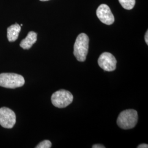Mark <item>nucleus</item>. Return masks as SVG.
Masks as SVG:
<instances>
[{"label":"nucleus","instance_id":"7ed1b4c3","mask_svg":"<svg viewBox=\"0 0 148 148\" xmlns=\"http://www.w3.org/2000/svg\"><path fill=\"white\" fill-rule=\"evenodd\" d=\"M25 79L20 75L14 73L0 74V86L7 88H16L23 86Z\"/></svg>","mask_w":148,"mask_h":148},{"label":"nucleus","instance_id":"20e7f679","mask_svg":"<svg viewBox=\"0 0 148 148\" xmlns=\"http://www.w3.org/2000/svg\"><path fill=\"white\" fill-rule=\"evenodd\" d=\"M73 95L66 90H60L54 92L51 97L53 106L63 108L70 105L73 101Z\"/></svg>","mask_w":148,"mask_h":148},{"label":"nucleus","instance_id":"f257e3e1","mask_svg":"<svg viewBox=\"0 0 148 148\" xmlns=\"http://www.w3.org/2000/svg\"><path fill=\"white\" fill-rule=\"evenodd\" d=\"M89 48V38L84 33H81L77 37L74 46V54L79 62H85Z\"/></svg>","mask_w":148,"mask_h":148},{"label":"nucleus","instance_id":"9d476101","mask_svg":"<svg viewBox=\"0 0 148 148\" xmlns=\"http://www.w3.org/2000/svg\"><path fill=\"white\" fill-rule=\"evenodd\" d=\"M122 7L127 10L133 9L136 4V0H119Z\"/></svg>","mask_w":148,"mask_h":148},{"label":"nucleus","instance_id":"6e6552de","mask_svg":"<svg viewBox=\"0 0 148 148\" xmlns=\"http://www.w3.org/2000/svg\"><path fill=\"white\" fill-rule=\"evenodd\" d=\"M37 41V34L35 32H30L25 38L20 43V46L24 49H29Z\"/></svg>","mask_w":148,"mask_h":148},{"label":"nucleus","instance_id":"1a4fd4ad","mask_svg":"<svg viewBox=\"0 0 148 148\" xmlns=\"http://www.w3.org/2000/svg\"><path fill=\"white\" fill-rule=\"evenodd\" d=\"M21 30V27L17 23L12 25L7 28V38L10 42L16 41Z\"/></svg>","mask_w":148,"mask_h":148},{"label":"nucleus","instance_id":"423d86ee","mask_svg":"<svg viewBox=\"0 0 148 148\" xmlns=\"http://www.w3.org/2000/svg\"><path fill=\"white\" fill-rule=\"evenodd\" d=\"M98 63L101 68L106 71H112L116 68V59L109 52L102 53L98 59Z\"/></svg>","mask_w":148,"mask_h":148},{"label":"nucleus","instance_id":"f8f14e48","mask_svg":"<svg viewBox=\"0 0 148 148\" xmlns=\"http://www.w3.org/2000/svg\"><path fill=\"white\" fill-rule=\"evenodd\" d=\"M93 148H105V147L101 144H95L92 146Z\"/></svg>","mask_w":148,"mask_h":148},{"label":"nucleus","instance_id":"39448f33","mask_svg":"<svg viewBox=\"0 0 148 148\" xmlns=\"http://www.w3.org/2000/svg\"><path fill=\"white\" fill-rule=\"evenodd\" d=\"M16 122V116L14 112L11 109L2 107L0 108V125L5 128H12Z\"/></svg>","mask_w":148,"mask_h":148},{"label":"nucleus","instance_id":"2eb2a0df","mask_svg":"<svg viewBox=\"0 0 148 148\" xmlns=\"http://www.w3.org/2000/svg\"><path fill=\"white\" fill-rule=\"evenodd\" d=\"M40 1H49V0H40Z\"/></svg>","mask_w":148,"mask_h":148},{"label":"nucleus","instance_id":"0eeeda50","mask_svg":"<svg viewBox=\"0 0 148 148\" xmlns=\"http://www.w3.org/2000/svg\"><path fill=\"white\" fill-rule=\"evenodd\" d=\"M97 16L103 23L110 25L114 23L115 18L110 8L106 4H101L98 7L96 12Z\"/></svg>","mask_w":148,"mask_h":148},{"label":"nucleus","instance_id":"9b49d317","mask_svg":"<svg viewBox=\"0 0 148 148\" xmlns=\"http://www.w3.org/2000/svg\"><path fill=\"white\" fill-rule=\"evenodd\" d=\"M52 147V143L48 140H45L39 143L37 146L36 147V148H50Z\"/></svg>","mask_w":148,"mask_h":148},{"label":"nucleus","instance_id":"ddd939ff","mask_svg":"<svg viewBox=\"0 0 148 148\" xmlns=\"http://www.w3.org/2000/svg\"><path fill=\"white\" fill-rule=\"evenodd\" d=\"M138 148H148V145L147 144H142L139 145L137 147Z\"/></svg>","mask_w":148,"mask_h":148},{"label":"nucleus","instance_id":"4468645a","mask_svg":"<svg viewBox=\"0 0 148 148\" xmlns=\"http://www.w3.org/2000/svg\"><path fill=\"white\" fill-rule=\"evenodd\" d=\"M145 41L146 43L148 45V31L146 32L145 35Z\"/></svg>","mask_w":148,"mask_h":148},{"label":"nucleus","instance_id":"f03ea898","mask_svg":"<svg viewBox=\"0 0 148 148\" xmlns=\"http://www.w3.org/2000/svg\"><path fill=\"white\" fill-rule=\"evenodd\" d=\"M138 121V113L133 109L122 111L117 120V125L122 129L129 130L135 127Z\"/></svg>","mask_w":148,"mask_h":148}]
</instances>
